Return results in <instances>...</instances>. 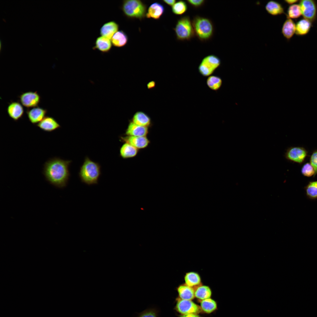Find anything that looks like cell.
Returning a JSON list of instances; mask_svg holds the SVG:
<instances>
[{"instance_id": "obj_34", "label": "cell", "mask_w": 317, "mask_h": 317, "mask_svg": "<svg viewBox=\"0 0 317 317\" xmlns=\"http://www.w3.org/2000/svg\"><path fill=\"white\" fill-rule=\"evenodd\" d=\"M310 163L315 171L314 177L317 174V149L313 151L311 154L310 158Z\"/></svg>"}, {"instance_id": "obj_37", "label": "cell", "mask_w": 317, "mask_h": 317, "mask_svg": "<svg viewBox=\"0 0 317 317\" xmlns=\"http://www.w3.org/2000/svg\"><path fill=\"white\" fill-rule=\"evenodd\" d=\"M163 1L167 5L172 6L176 3L175 0H163Z\"/></svg>"}, {"instance_id": "obj_14", "label": "cell", "mask_w": 317, "mask_h": 317, "mask_svg": "<svg viewBox=\"0 0 317 317\" xmlns=\"http://www.w3.org/2000/svg\"><path fill=\"white\" fill-rule=\"evenodd\" d=\"M36 126L43 131L51 132L61 127L60 124L53 117L46 116Z\"/></svg>"}, {"instance_id": "obj_38", "label": "cell", "mask_w": 317, "mask_h": 317, "mask_svg": "<svg viewBox=\"0 0 317 317\" xmlns=\"http://www.w3.org/2000/svg\"><path fill=\"white\" fill-rule=\"evenodd\" d=\"M156 85L155 82L151 81L149 82L147 84V87L149 89H151L154 87Z\"/></svg>"}, {"instance_id": "obj_6", "label": "cell", "mask_w": 317, "mask_h": 317, "mask_svg": "<svg viewBox=\"0 0 317 317\" xmlns=\"http://www.w3.org/2000/svg\"><path fill=\"white\" fill-rule=\"evenodd\" d=\"M221 61L217 56L208 55L202 60L198 67L199 73L204 77L210 76L220 65Z\"/></svg>"}, {"instance_id": "obj_8", "label": "cell", "mask_w": 317, "mask_h": 317, "mask_svg": "<svg viewBox=\"0 0 317 317\" xmlns=\"http://www.w3.org/2000/svg\"><path fill=\"white\" fill-rule=\"evenodd\" d=\"M301 15L304 18L311 22L316 19L317 6L315 2L312 0H303L300 1L299 4Z\"/></svg>"}, {"instance_id": "obj_1", "label": "cell", "mask_w": 317, "mask_h": 317, "mask_svg": "<svg viewBox=\"0 0 317 317\" xmlns=\"http://www.w3.org/2000/svg\"><path fill=\"white\" fill-rule=\"evenodd\" d=\"M71 162L57 157L48 160L43 165V171L46 180L57 187H65L70 176L69 168Z\"/></svg>"}, {"instance_id": "obj_25", "label": "cell", "mask_w": 317, "mask_h": 317, "mask_svg": "<svg viewBox=\"0 0 317 317\" xmlns=\"http://www.w3.org/2000/svg\"><path fill=\"white\" fill-rule=\"evenodd\" d=\"M311 26V22L305 18L299 21L296 24L295 33L298 36H303L307 34Z\"/></svg>"}, {"instance_id": "obj_3", "label": "cell", "mask_w": 317, "mask_h": 317, "mask_svg": "<svg viewBox=\"0 0 317 317\" xmlns=\"http://www.w3.org/2000/svg\"><path fill=\"white\" fill-rule=\"evenodd\" d=\"M195 35L201 41H205L213 37L214 28L209 18L198 15L195 16L192 21Z\"/></svg>"}, {"instance_id": "obj_4", "label": "cell", "mask_w": 317, "mask_h": 317, "mask_svg": "<svg viewBox=\"0 0 317 317\" xmlns=\"http://www.w3.org/2000/svg\"><path fill=\"white\" fill-rule=\"evenodd\" d=\"M174 30L176 38L179 41H189L195 36L192 21L188 16L179 18Z\"/></svg>"}, {"instance_id": "obj_13", "label": "cell", "mask_w": 317, "mask_h": 317, "mask_svg": "<svg viewBox=\"0 0 317 317\" xmlns=\"http://www.w3.org/2000/svg\"><path fill=\"white\" fill-rule=\"evenodd\" d=\"M7 110L9 117L16 122L22 118L24 113L22 105L18 102H11L8 106Z\"/></svg>"}, {"instance_id": "obj_23", "label": "cell", "mask_w": 317, "mask_h": 317, "mask_svg": "<svg viewBox=\"0 0 317 317\" xmlns=\"http://www.w3.org/2000/svg\"><path fill=\"white\" fill-rule=\"evenodd\" d=\"M287 18L283 25L281 32L285 38L289 40L295 33L296 24L291 18L287 17Z\"/></svg>"}, {"instance_id": "obj_33", "label": "cell", "mask_w": 317, "mask_h": 317, "mask_svg": "<svg viewBox=\"0 0 317 317\" xmlns=\"http://www.w3.org/2000/svg\"><path fill=\"white\" fill-rule=\"evenodd\" d=\"M301 173L304 176L308 177H314L315 174L314 169L310 163H306L303 166Z\"/></svg>"}, {"instance_id": "obj_17", "label": "cell", "mask_w": 317, "mask_h": 317, "mask_svg": "<svg viewBox=\"0 0 317 317\" xmlns=\"http://www.w3.org/2000/svg\"><path fill=\"white\" fill-rule=\"evenodd\" d=\"M164 10L162 4L157 2L154 3L149 7L146 16L148 18L159 19L163 14Z\"/></svg>"}, {"instance_id": "obj_5", "label": "cell", "mask_w": 317, "mask_h": 317, "mask_svg": "<svg viewBox=\"0 0 317 317\" xmlns=\"http://www.w3.org/2000/svg\"><path fill=\"white\" fill-rule=\"evenodd\" d=\"M121 8L124 14L128 17L141 19L146 16V6L140 0L124 1Z\"/></svg>"}, {"instance_id": "obj_9", "label": "cell", "mask_w": 317, "mask_h": 317, "mask_svg": "<svg viewBox=\"0 0 317 317\" xmlns=\"http://www.w3.org/2000/svg\"><path fill=\"white\" fill-rule=\"evenodd\" d=\"M176 310L183 315L196 314L201 311L200 307L191 300H183L180 298L177 300Z\"/></svg>"}, {"instance_id": "obj_31", "label": "cell", "mask_w": 317, "mask_h": 317, "mask_svg": "<svg viewBox=\"0 0 317 317\" xmlns=\"http://www.w3.org/2000/svg\"><path fill=\"white\" fill-rule=\"evenodd\" d=\"M188 9V6L186 2L182 0H180L176 2L172 6V11L175 14L181 15L185 14Z\"/></svg>"}, {"instance_id": "obj_30", "label": "cell", "mask_w": 317, "mask_h": 317, "mask_svg": "<svg viewBox=\"0 0 317 317\" xmlns=\"http://www.w3.org/2000/svg\"><path fill=\"white\" fill-rule=\"evenodd\" d=\"M200 307L204 312L210 313L216 309L217 305L214 300L210 298L202 300L200 303Z\"/></svg>"}, {"instance_id": "obj_7", "label": "cell", "mask_w": 317, "mask_h": 317, "mask_svg": "<svg viewBox=\"0 0 317 317\" xmlns=\"http://www.w3.org/2000/svg\"><path fill=\"white\" fill-rule=\"evenodd\" d=\"M308 154L307 151L303 147L291 146L287 149L284 156L289 161L301 164L305 161Z\"/></svg>"}, {"instance_id": "obj_11", "label": "cell", "mask_w": 317, "mask_h": 317, "mask_svg": "<svg viewBox=\"0 0 317 317\" xmlns=\"http://www.w3.org/2000/svg\"><path fill=\"white\" fill-rule=\"evenodd\" d=\"M120 138L122 142L129 144L139 149L147 147L150 143L147 136H120Z\"/></svg>"}, {"instance_id": "obj_20", "label": "cell", "mask_w": 317, "mask_h": 317, "mask_svg": "<svg viewBox=\"0 0 317 317\" xmlns=\"http://www.w3.org/2000/svg\"><path fill=\"white\" fill-rule=\"evenodd\" d=\"M131 121L137 125L147 127L150 126L151 123L150 117L141 111L135 113Z\"/></svg>"}, {"instance_id": "obj_32", "label": "cell", "mask_w": 317, "mask_h": 317, "mask_svg": "<svg viewBox=\"0 0 317 317\" xmlns=\"http://www.w3.org/2000/svg\"><path fill=\"white\" fill-rule=\"evenodd\" d=\"M287 17L295 19L299 17L301 15L300 6L299 4H293L291 5L288 9Z\"/></svg>"}, {"instance_id": "obj_12", "label": "cell", "mask_w": 317, "mask_h": 317, "mask_svg": "<svg viewBox=\"0 0 317 317\" xmlns=\"http://www.w3.org/2000/svg\"><path fill=\"white\" fill-rule=\"evenodd\" d=\"M26 113L29 121L32 124L36 125L46 116L47 110L37 107L31 109H28Z\"/></svg>"}, {"instance_id": "obj_10", "label": "cell", "mask_w": 317, "mask_h": 317, "mask_svg": "<svg viewBox=\"0 0 317 317\" xmlns=\"http://www.w3.org/2000/svg\"><path fill=\"white\" fill-rule=\"evenodd\" d=\"M22 105L28 108L38 107L41 97L37 91H28L23 92L19 97Z\"/></svg>"}, {"instance_id": "obj_18", "label": "cell", "mask_w": 317, "mask_h": 317, "mask_svg": "<svg viewBox=\"0 0 317 317\" xmlns=\"http://www.w3.org/2000/svg\"><path fill=\"white\" fill-rule=\"evenodd\" d=\"M109 39L102 36L97 37L95 41L93 49L97 50L103 53H108L112 47V44Z\"/></svg>"}, {"instance_id": "obj_15", "label": "cell", "mask_w": 317, "mask_h": 317, "mask_svg": "<svg viewBox=\"0 0 317 317\" xmlns=\"http://www.w3.org/2000/svg\"><path fill=\"white\" fill-rule=\"evenodd\" d=\"M149 131V127L137 125L131 121L126 130L125 134L135 136H146Z\"/></svg>"}, {"instance_id": "obj_24", "label": "cell", "mask_w": 317, "mask_h": 317, "mask_svg": "<svg viewBox=\"0 0 317 317\" xmlns=\"http://www.w3.org/2000/svg\"><path fill=\"white\" fill-rule=\"evenodd\" d=\"M265 7L267 12L273 16L280 15L284 13V9L281 4L275 1H269L266 4Z\"/></svg>"}, {"instance_id": "obj_36", "label": "cell", "mask_w": 317, "mask_h": 317, "mask_svg": "<svg viewBox=\"0 0 317 317\" xmlns=\"http://www.w3.org/2000/svg\"><path fill=\"white\" fill-rule=\"evenodd\" d=\"M139 317H156V316L154 311H149L142 313Z\"/></svg>"}, {"instance_id": "obj_16", "label": "cell", "mask_w": 317, "mask_h": 317, "mask_svg": "<svg viewBox=\"0 0 317 317\" xmlns=\"http://www.w3.org/2000/svg\"><path fill=\"white\" fill-rule=\"evenodd\" d=\"M118 24L114 21H109L104 24L100 30V34L101 36L111 39L114 34L118 31Z\"/></svg>"}, {"instance_id": "obj_35", "label": "cell", "mask_w": 317, "mask_h": 317, "mask_svg": "<svg viewBox=\"0 0 317 317\" xmlns=\"http://www.w3.org/2000/svg\"><path fill=\"white\" fill-rule=\"evenodd\" d=\"M187 2L190 6L195 9L199 8L203 6L206 1L204 0H187Z\"/></svg>"}, {"instance_id": "obj_21", "label": "cell", "mask_w": 317, "mask_h": 317, "mask_svg": "<svg viewBox=\"0 0 317 317\" xmlns=\"http://www.w3.org/2000/svg\"><path fill=\"white\" fill-rule=\"evenodd\" d=\"M139 149L127 143H124L120 147L119 155L123 159L134 157L137 155Z\"/></svg>"}, {"instance_id": "obj_41", "label": "cell", "mask_w": 317, "mask_h": 317, "mask_svg": "<svg viewBox=\"0 0 317 317\" xmlns=\"http://www.w3.org/2000/svg\"><path fill=\"white\" fill-rule=\"evenodd\" d=\"M1 40H0V50H1Z\"/></svg>"}, {"instance_id": "obj_2", "label": "cell", "mask_w": 317, "mask_h": 317, "mask_svg": "<svg viewBox=\"0 0 317 317\" xmlns=\"http://www.w3.org/2000/svg\"><path fill=\"white\" fill-rule=\"evenodd\" d=\"M101 174L100 164L86 156L79 173L81 181L88 185L97 184Z\"/></svg>"}, {"instance_id": "obj_29", "label": "cell", "mask_w": 317, "mask_h": 317, "mask_svg": "<svg viewBox=\"0 0 317 317\" xmlns=\"http://www.w3.org/2000/svg\"><path fill=\"white\" fill-rule=\"evenodd\" d=\"M206 84L210 89L216 91L221 87L222 84V80L221 78L218 76L211 75L207 78Z\"/></svg>"}, {"instance_id": "obj_19", "label": "cell", "mask_w": 317, "mask_h": 317, "mask_svg": "<svg viewBox=\"0 0 317 317\" xmlns=\"http://www.w3.org/2000/svg\"><path fill=\"white\" fill-rule=\"evenodd\" d=\"M184 279L185 284L194 288L202 284L200 275L198 272H186Z\"/></svg>"}, {"instance_id": "obj_26", "label": "cell", "mask_w": 317, "mask_h": 317, "mask_svg": "<svg viewBox=\"0 0 317 317\" xmlns=\"http://www.w3.org/2000/svg\"><path fill=\"white\" fill-rule=\"evenodd\" d=\"M112 44L117 47H121L124 46L127 43L128 37L123 31H117L113 36L111 39Z\"/></svg>"}, {"instance_id": "obj_40", "label": "cell", "mask_w": 317, "mask_h": 317, "mask_svg": "<svg viewBox=\"0 0 317 317\" xmlns=\"http://www.w3.org/2000/svg\"><path fill=\"white\" fill-rule=\"evenodd\" d=\"M285 1L289 4L291 5L293 4L298 1L297 0H285Z\"/></svg>"}, {"instance_id": "obj_27", "label": "cell", "mask_w": 317, "mask_h": 317, "mask_svg": "<svg viewBox=\"0 0 317 317\" xmlns=\"http://www.w3.org/2000/svg\"><path fill=\"white\" fill-rule=\"evenodd\" d=\"M194 289L195 297L200 300L210 298L211 296L212 291L208 286L201 284Z\"/></svg>"}, {"instance_id": "obj_28", "label": "cell", "mask_w": 317, "mask_h": 317, "mask_svg": "<svg viewBox=\"0 0 317 317\" xmlns=\"http://www.w3.org/2000/svg\"><path fill=\"white\" fill-rule=\"evenodd\" d=\"M304 188L308 198L312 200L317 199V181H309Z\"/></svg>"}, {"instance_id": "obj_39", "label": "cell", "mask_w": 317, "mask_h": 317, "mask_svg": "<svg viewBox=\"0 0 317 317\" xmlns=\"http://www.w3.org/2000/svg\"><path fill=\"white\" fill-rule=\"evenodd\" d=\"M180 317H200L199 316L196 314H189L183 315Z\"/></svg>"}, {"instance_id": "obj_22", "label": "cell", "mask_w": 317, "mask_h": 317, "mask_svg": "<svg viewBox=\"0 0 317 317\" xmlns=\"http://www.w3.org/2000/svg\"><path fill=\"white\" fill-rule=\"evenodd\" d=\"M177 290L180 298L182 299L191 300L195 297L194 289L185 284L179 285Z\"/></svg>"}]
</instances>
